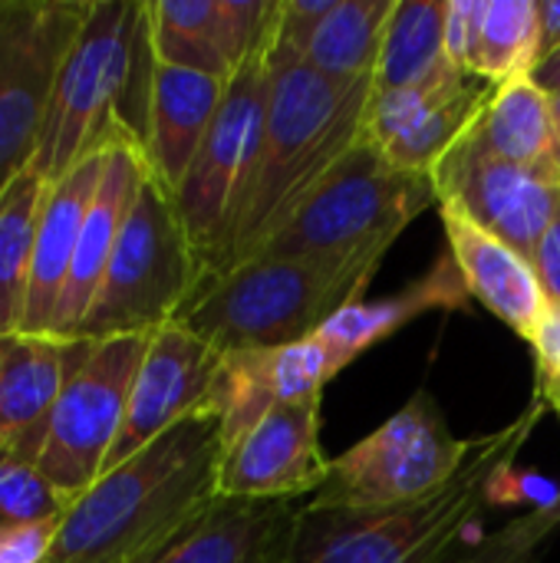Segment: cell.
Returning a JSON list of instances; mask_svg holds the SVG:
<instances>
[{
	"label": "cell",
	"mask_w": 560,
	"mask_h": 563,
	"mask_svg": "<svg viewBox=\"0 0 560 563\" xmlns=\"http://www.w3.org/2000/svg\"><path fill=\"white\" fill-rule=\"evenodd\" d=\"M429 178L436 188V205L455 201L482 228L508 241L528 261L560 214V185L488 155L482 145H475L472 135H465L429 172Z\"/></svg>",
	"instance_id": "cell-12"
},
{
	"label": "cell",
	"mask_w": 560,
	"mask_h": 563,
	"mask_svg": "<svg viewBox=\"0 0 560 563\" xmlns=\"http://www.w3.org/2000/svg\"><path fill=\"white\" fill-rule=\"evenodd\" d=\"M551 115H554V129H558V145H560V92H551Z\"/></svg>",
	"instance_id": "cell-39"
},
{
	"label": "cell",
	"mask_w": 560,
	"mask_h": 563,
	"mask_svg": "<svg viewBox=\"0 0 560 563\" xmlns=\"http://www.w3.org/2000/svg\"><path fill=\"white\" fill-rule=\"evenodd\" d=\"M145 175H149V165H145V152H142L139 139L129 129H119L106 142L102 181L89 205L83 231H79V244H76L69 284H66V294H63V303L56 313L53 340H73L83 317L89 313Z\"/></svg>",
	"instance_id": "cell-17"
},
{
	"label": "cell",
	"mask_w": 560,
	"mask_h": 563,
	"mask_svg": "<svg viewBox=\"0 0 560 563\" xmlns=\"http://www.w3.org/2000/svg\"><path fill=\"white\" fill-rule=\"evenodd\" d=\"M221 426L205 409L76 498L46 563H135L218 501Z\"/></svg>",
	"instance_id": "cell-1"
},
{
	"label": "cell",
	"mask_w": 560,
	"mask_h": 563,
	"mask_svg": "<svg viewBox=\"0 0 560 563\" xmlns=\"http://www.w3.org/2000/svg\"><path fill=\"white\" fill-rule=\"evenodd\" d=\"M432 205V178L399 168L363 132L248 261L386 254Z\"/></svg>",
	"instance_id": "cell-6"
},
{
	"label": "cell",
	"mask_w": 560,
	"mask_h": 563,
	"mask_svg": "<svg viewBox=\"0 0 560 563\" xmlns=\"http://www.w3.org/2000/svg\"><path fill=\"white\" fill-rule=\"evenodd\" d=\"M102 168H106V145L86 162H79L56 185L46 188V201H43L40 224H36L33 271H30L26 313H23L20 333L53 336L56 313L69 284V267H73L76 244H79V231L99 191Z\"/></svg>",
	"instance_id": "cell-21"
},
{
	"label": "cell",
	"mask_w": 560,
	"mask_h": 563,
	"mask_svg": "<svg viewBox=\"0 0 560 563\" xmlns=\"http://www.w3.org/2000/svg\"><path fill=\"white\" fill-rule=\"evenodd\" d=\"M92 0H0V195L36 158L56 73Z\"/></svg>",
	"instance_id": "cell-11"
},
{
	"label": "cell",
	"mask_w": 560,
	"mask_h": 563,
	"mask_svg": "<svg viewBox=\"0 0 560 563\" xmlns=\"http://www.w3.org/2000/svg\"><path fill=\"white\" fill-rule=\"evenodd\" d=\"M393 10L396 0H333L310 33L304 63L337 82L373 79Z\"/></svg>",
	"instance_id": "cell-25"
},
{
	"label": "cell",
	"mask_w": 560,
	"mask_h": 563,
	"mask_svg": "<svg viewBox=\"0 0 560 563\" xmlns=\"http://www.w3.org/2000/svg\"><path fill=\"white\" fill-rule=\"evenodd\" d=\"M43 442L0 445V528H23L59 521L66 515L63 495L40 472Z\"/></svg>",
	"instance_id": "cell-30"
},
{
	"label": "cell",
	"mask_w": 560,
	"mask_h": 563,
	"mask_svg": "<svg viewBox=\"0 0 560 563\" xmlns=\"http://www.w3.org/2000/svg\"><path fill=\"white\" fill-rule=\"evenodd\" d=\"M469 300L472 297L465 290V280L452 254L446 251L436 261V267L422 274L419 280H413L406 290L373 300V303L356 300L343 307L317 336L330 343L333 350H340L350 363H356L366 350H373L376 343H383L386 336H393L399 327L413 323L416 317L429 310H469Z\"/></svg>",
	"instance_id": "cell-24"
},
{
	"label": "cell",
	"mask_w": 560,
	"mask_h": 563,
	"mask_svg": "<svg viewBox=\"0 0 560 563\" xmlns=\"http://www.w3.org/2000/svg\"><path fill=\"white\" fill-rule=\"evenodd\" d=\"M320 416L323 399L274 406L241 442L224 449L218 472V498H314L330 475V459L320 445Z\"/></svg>",
	"instance_id": "cell-15"
},
{
	"label": "cell",
	"mask_w": 560,
	"mask_h": 563,
	"mask_svg": "<svg viewBox=\"0 0 560 563\" xmlns=\"http://www.w3.org/2000/svg\"><path fill=\"white\" fill-rule=\"evenodd\" d=\"M446 69V0H396L389 16L373 89L422 86Z\"/></svg>",
	"instance_id": "cell-27"
},
{
	"label": "cell",
	"mask_w": 560,
	"mask_h": 563,
	"mask_svg": "<svg viewBox=\"0 0 560 563\" xmlns=\"http://www.w3.org/2000/svg\"><path fill=\"white\" fill-rule=\"evenodd\" d=\"M300 505L218 498L135 563H290Z\"/></svg>",
	"instance_id": "cell-20"
},
{
	"label": "cell",
	"mask_w": 560,
	"mask_h": 563,
	"mask_svg": "<svg viewBox=\"0 0 560 563\" xmlns=\"http://www.w3.org/2000/svg\"><path fill=\"white\" fill-rule=\"evenodd\" d=\"M149 336L73 340V363L40 452V472L66 505L83 498L106 468Z\"/></svg>",
	"instance_id": "cell-8"
},
{
	"label": "cell",
	"mask_w": 560,
	"mask_h": 563,
	"mask_svg": "<svg viewBox=\"0 0 560 563\" xmlns=\"http://www.w3.org/2000/svg\"><path fill=\"white\" fill-rule=\"evenodd\" d=\"M531 264L538 271V280H541L548 300L560 307V214L551 221L545 238L538 241V247L531 254Z\"/></svg>",
	"instance_id": "cell-36"
},
{
	"label": "cell",
	"mask_w": 560,
	"mask_h": 563,
	"mask_svg": "<svg viewBox=\"0 0 560 563\" xmlns=\"http://www.w3.org/2000/svg\"><path fill=\"white\" fill-rule=\"evenodd\" d=\"M482 0H446V63L469 73Z\"/></svg>",
	"instance_id": "cell-34"
},
{
	"label": "cell",
	"mask_w": 560,
	"mask_h": 563,
	"mask_svg": "<svg viewBox=\"0 0 560 563\" xmlns=\"http://www.w3.org/2000/svg\"><path fill=\"white\" fill-rule=\"evenodd\" d=\"M274 406H281V399L271 376V350L224 353L208 399V412L221 426L224 449L241 442Z\"/></svg>",
	"instance_id": "cell-29"
},
{
	"label": "cell",
	"mask_w": 560,
	"mask_h": 563,
	"mask_svg": "<svg viewBox=\"0 0 560 563\" xmlns=\"http://www.w3.org/2000/svg\"><path fill=\"white\" fill-rule=\"evenodd\" d=\"M274 0H152L149 43L165 66L231 76L261 49Z\"/></svg>",
	"instance_id": "cell-16"
},
{
	"label": "cell",
	"mask_w": 560,
	"mask_h": 563,
	"mask_svg": "<svg viewBox=\"0 0 560 563\" xmlns=\"http://www.w3.org/2000/svg\"><path fill=\"white\" fill-rule=\"evenodd\" d=\"M469 135L488 155L560 185V145L551 115V92L535 76H515L495 86Z\"/></svg>",
	"instance_id": "cell-23"
},
{
	"label": "cell",
	"mask_w": 560,
	"mask_h": 563,
	"mask_svg": "<svg viewBox=\"0 0 560 563\" xmlns=\"http://www.w3.org/2000/svg\"><path fill=\"white\" fill-rule=\"evenodd\" d=\"M59 521H40V525H23V528H0V563L50 561Z\"/></svg>",
	"instance_id": "cell-33"
},
{
	"label": "cell",
	"mask_w": 560,
	"mask_h": 563,
	"mask_svg": "<svg viewBox=\"0 0 560 563\" xmlns=\"http://www.w3.org/2000/svg\"><path fill=\"white\" fill-rule=\"evenodd\" d=\"M271 96V66L261 49L231 76L221 109L182 181L172 195L182 224L208 274L221 271L234 221L261 152L264 115Z\"/></svg>",
	"instance_id": "cell-9"
},
{
	"label": "cell",
	"mask_w": 560,
	"mask_h": 563,
	"mask_svg": "<svg viewBox=\"0 0 560 563\" xmlns=\"http://www.w3.org/2000/svg\"><path fill=\"white\" fill-rule=\"evenodd\" d=\"M373 79L337 82L307 63L271 69L261 152L221 271L248 261L363 135ZM218 274V271H215Z\"/></svg>",
	"instance_id": "cell-3"
},
{
	"label": "cell",
	"mask_w": 560,
	"mask_h": 563,
	"mask_svg": "<svg viewBox=\"0 0 560 563\" xmlns=\"http://www.w3.org/2000/svg\"><path fill=\"white\" fill-rule=\"evenodd\" d=\"M69 363L73 340L30 333L0 340V445L46 442V422Z\"/></svg>",
	"instance_id": "cell-22"
},
{
	"label": "cell",
	"mask_w": 560,
	"mask_h": 563,
	"mask_svg": "<svg viewBox=\"0 0 560 563\" xmlns=\"http://www.w3.org/2000/svg\"><path fill=\"white\" fill-rule=\"evenodd\" d=\"M205 277L172 191L145 175L99 294L73 340L155 333L182 313Z\"/></svg>",
	"instance_id": "cell-7"
},
{
	"label": "cell",
	"mask_w": 560,
	"mask_h": 563,
	"mask_svg": "<svg viewBox=\"0 0 560 563\" xmlns=\"http://www.w3.org/2000/svg\"><path fill=\"white\" fill-rule=\"evenodd\" d=\"M228 92L224 79L165 66L152 56L145 106L139 125V145L145 152L149 175L165 188L178 191L218 109Z\"/></svg>",
	"instance_id": "cell-19"
},
{
	"label": "cell",
	"mask_w": 560,
	"mask_h": 563,
	"mask_svg": "<svg viewBox=\"0 0 560 563\" xmlns=\"http://www.w3.org/2000/svg\"><path fill=\"white\" fill-rule=\"evenodd\" d=\"M541 10V59L560 49V0H538Z\"/></svg>",
	"instance_id": "cell-37"
},
{
	"label": "cell",
	"mask_w": 560,
	"mask_h": 563,
	"mask_svg": "<svg viewBox=\"0 0 560 563\" xmlns=\"http://www.w3.org/2000/svg\"><path fill=\"white\" fill-rule=\"evenodd\" d=\"M386 254L244 261L208 274L172 323L215 353L281 350L317 336L343 307L363 300Z\"/></svg>",
	"instance_id": "cell-4"
},
{
	"label": "cell",
	"mask_w": 560,
	"mask_h": 563,
	"mask_svg": "<svg viewBox=\"0 0 560 563\" xmlns=\"http://www.w3.org/2000/svg\"><path fill=\"white\" fill-rule=\"evenodd\" d=\"M218 363L221 353H215L201 336H195L182 323L155 330L132 379L125 419L102 475L139 455L145 445L172 432L178 422L205 412L218 376Z\"/></svg>",
	"instance_id": "cell-14"
},
{
	"label": "cell",
	"mask_w": 560,
	"mask_h": 563,
	"mask_svg": "<svg viewBox=\"0 0 560 563\" xmlns=\"http://www.w3.org/2000/svg\"><path fill=\"white\" fill-rule=\"evenodd\" d=\"M436 208L446 231V251L452 254L469 297L528 340L551 307L535 264L455 201H439Z\"/></svg>",
	"instance_id": "cell-18"
},
{
	"label": "cell",
	"mask_w": 560,
	"mask_h": 563,
	"mask_svg": "<svg viewBox=\"0 0 560 563\" xmlns=\"http://www.w3.org/2000/svg\"><path fill=\"white\" fill-rule=\"evenodd\" d=\"M531 350H535V369L538 379L535 383H551L560 379V307L551 303L548 313L541 317V323L535 327V333L528 336Z\"/></svg>",
	"instance_id": "cell-35"
},
{
	"label": "cell",
	"mask_w": 560,
	"mask_h": 563,
	"mask_svg": "<svg viewBox=\"0 0 560 563\" xmlns=\"http://www.w3.org/2000/svg\"><path fill=\"white\" fill-rule=\"evenodd\" d=\"M475 439H455L422 389L373 435L330 462L314 508H389L439 492L469 459Z\"/></svg>",
	"instance_id": "cell-10"
},
{
	"label": "cell",
	"mask_w": 560,
	"mask_h": 563,
	"mask_svg": "<svg viewBox=\"0 0 560 563\" xmlns=\"http://www.w3.org/2000/svg\"><path fill=\"white\" fill-rule=\"evenodd\" d=\"M46 188L50 185L33 168H26L0 195V340L23 330L33 244Z\"/></svg>",
	"instance_id": "cell-26"
},
{
	"label": "cell",
	"mask_w": 560,
	"mask_h": 563,
	"mask_svg": "<svg viewBox=\"0 0 560 563\" xmlns=\"http://www.w3.org/2000/svg\"><path fill=\"white\" fill-rule=\"evenodd\" d=\"M495 86L446 69L409 89H373L363 132L406 172L429 175L475 125Z\"/></svg>",
	"instance_id": "cell-13"
},
{
	"label": "cell",
	"mask_w": 560,
	"mask_h": 563,
	"mask_svg": "<svg viewBox=\"0 0 560 563\" xmlns=\"http://www.w3.org/2000/svg\"><path fill=\"white\" fill-rule=\"evenodd\" d=\"M548 402L535 393L518 419L475 435L465 465L432 495L389 508L300 505L290 563H449L452 544L515 468Z\"/></svg>",
	"instance_id": "cell-2"
},
{
	"label": "cell",
	"mask_w": 560,
	"mask_h": 563,
	"mask_svg": "<svg viewBox=\"0 0 560 563\" xmlns=\"http://www.w3.org/2000/svg\"><path fill=\"white\" fill-rule=\"evenodd\" d=\"M541 63L538 0H482L469 73L488 86L531 76Z\"/></svg>",
	"instance_id": "cell-28"
},
{
	"label": "cell",
	"mask_w": 560,
	"mask_h": 563,
	"mask_svg": "<svg viewBox=\"0 0 560 563\" xmlns=\"http://www.w3.org/2000/svg\"><path fill=\"white\" fill-rule=\"evenodd\" d=\"M149 69L152 43L145 3L92 0L76 43L56 73L30 168L46 185H56L119 129H129V96L135 92L145 106Z\"/></svg>",
	"instance_id": "cell-5"
},
{
	"label": "cell",
	"mask_w": 560,
	"mask_h": 563,
	"mask_svg": "<svg viewBox=\"0 0 560 563\" xmlns=\"http://www.w3.org/2000/svg\"><path fill=\"white\" fill-rule=\"evenodd\" d=\"M560 538V488L545 505L512 518L502 531L488 534L465 558L449 563H541Z\"/></svg>",
	"instance_id": "cell-31"
},
{
	"label": "cell",
	"mask_w": 560,
	"mask_h": 563,
	"mask_svg": "<svg viewBox=\"0 0 560 563\" xmlns=\"http://www.w3.org/2000/svg\"><path fill=\"white\" fill-rule=\"evenodd\" d=\"M350 360L323 343L320 336L271 350V376L281 402H307V399H323V389L330 379H337Z\"/></svg>",
	"instance_id": "cell-32"
},
{
	"label": "cell",
	"mask_w": 560,
	"mask_h": 563,
	"mask_svg": "<svg viewBox=\"0 0 560 563\" xmlns=\"http://www.w3.org/2000/svg\"><path fill=\"white\" fill-rule=\"evenodd\" d=\"M535 393L548 402V409H554L560 419V379H551V383H535Z\"/></svg>",
	"instance_id": "cell-38"
}]
</instances>
